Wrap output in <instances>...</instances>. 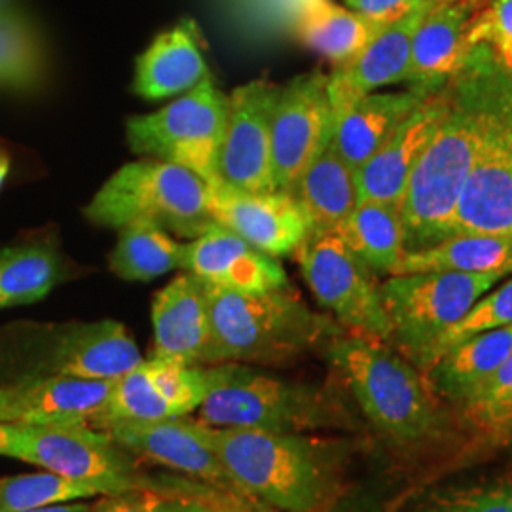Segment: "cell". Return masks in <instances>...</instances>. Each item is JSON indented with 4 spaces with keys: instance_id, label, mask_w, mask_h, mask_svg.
Listing matches in <instances>:
<instances>
[{
    "instance_id": "1",
    "label": "cell",
    "mask_w": 512,
    "mask_h": 512,
    "mask_svg": "<svg viewBox=\"0 0 512 512\" xmlns=\"http://www.w3.org/2000/svg\"><path fill=\"white\" fill-rule=\"evenodd\" d=\"M207 289L211 340L203 366L285 365L342 334L334 319L311 311L289 287L238 293L207 283Z\"/></svg>"
},
{
    "instance_id": "2",
    "label": "cell",
    "mask_w": 512,
    "mask_h": 512,
    "mask_svg": "<svg viewBox=\"0 0 512 512\" xmlns=\"http://www.w3.org/2000/svg\"><path fill=\"white\" fill-rule=\"evenodd\" d=\"M198 425L243 492L281 512H315L325 505L330 469L317 442L298 433Z\"/></svg>"
},
{
    "instance_id": "3",
    "label": "cell",
    "mask_w": 512,
    "mask_h": 512,
    "mask_svg": "<svg viewBox=\"0 0 512 512\" xmlns=\"http://www.w3.org/2000/svg\"><path fill=\"white\" fill-rule=\"evenodd\" d=\"M355 401L387 437L418 442L439 425L435 393L420 368L384 340L338 334L327 346Z\"/></svg>"
},
{
    "instance_id": "4",
    "label": "cell",
    "mask_w": 512,
    "mask_h": 512,
    "mask_svg": "<svg viewBox=\"0 0 512 512\" xmlns=\"http://www.w3.org/2000/svg\"><path fill=\"white\" fill-rule=\"evenodd\" d=\"M207 395L198 421L224 429L300 433L340 425L342 410L325 391L293 384L241 363L205 366Z\"/></svg>"
},
{
    "instance_id": "5",
    "label": "cell",
    "mask_w": 512,
    "mask_h": 512,
    "mask_svg": "<svg viewBox=\"0 0 512 512\" xmlns=\"http://www.w3.org/2000/svg\"><path fill=\"white\" fill-rule=\"evenodd\" d=\"M213 186L181 165L139 160L120 167L86 205V219L105 228L148 222L165 232L196 239L209 230Z\"/></svg>"
},
{
    "instance_id": "6",
    "label": "cell",
    "mask_w": 512,
    "mask_h": 512,
    "mask_svg": "<svg viewBox=\"0 0 512 512\" xmlns=\"http://www.w3.org/2000/svg\"><path fill=\"white\" fill-rule=\"evenodd\" d=\"M480 135V118L450 97V110L423 150L399 205L406 253L429 249L454 234L459 196Z\"/></svg>"
},
{
    "instance_id": "7",
    "label": "cell",
    "mask_w": 512,
    "mask_h": 512,
    "mask_svg": "<svg viewBox=\"0 0 512 512\" xmlns=\"http://www.w3.org/2000/svg\"><path fill=\"white\" fill-rule=\"evenodd\" d=\"M507 274L420 272L389 275L380 294L389 319V346L397 349L421 372L431 351L476 302Z\"/></svg>"
},
{
    "instance_id": "8",
    "label": "cell",
    "mask_w": 512,
    "mask_h": 512,
    "mask_svg": "<svg viewBox=\"0 0 512 512\" xmlns=\"http://www.w3.org/2000/svg\"><path fill=\"white\" fill-rule=\"evenodd\" d=\"M228 109V95L209 76L164 109L129 118V148L137 156L181 165L209 186H219L220 147Z\"/></svg>"
},
{
    "instance_id": "9",
    "label": "cell",
    "mask_w": 512,
    "mask_h": 512,
    "mask_svg": "<svg viewBox=\"0 0 512 512\" xmlns=\"http://www.w3.org/2000/svg\"><path fill=\"white\" fill-rule=\"evenodd\" d=\"M304 281L317 302L349 332L389 344V319L374 272L336 234H313L296 249Z\"/></svg>"
},
{
    "instance_id": "10",
    "label": "cell",
    "mask_w": 512,
    "mask_h": 512,
    "mask_svg": "<svg viewBox=\"0 0 512 512\" xmlns=\"http://www.w3.org/2000/svg\"><path fill=\"white\" fill-rule=\"evenodd\" d=\"M23 361V370L10 384L42 376L116 380L139 365L143 357L128 329L105 319L38 327L25 342Z\"/></svg>"
},
{
    "instance_id": "11",
    "label": "cell",
    "mask_w": 512,
    "mask_h": 512,
    "mask_svg": "<svg viewBox=\"0 0 512 512\" xmlns=\"http://www.w3.org/2000/svg\"><path fill=\"white\" fill-rule=\"evenodd\" d=\"M18 459L55 475L105 482L122 494L143 490L135 456L90 425L21 423Z\"/></svg>"
},
{
    "instance_id": "12",
    "label": "cell",
    "mask_w": 512,
    "mask_h": 512,
    "mask_svg": "<svg viewBox=\"0 0 512 512\" xmlns=\"http://www.w3.org/2000/svg\"><path fill=\"white\" fill-rule=\"evenodd\" d=\"M332 137L329 74H300L279 86L272 110V167L277 192H293L300 175Z\"/></svg>"
},
{
    "instance_id": "13",
    "label": "cell",
    "mask_w": 512,
    "mask_h": 512,
    "mask_svg": "<svg viewBox=\"0 0 512 512\" xmlns=\"http://www.w3.org/2000/svg\"><path fill=\"white\" fill-rule=\"evenodd\" d=\"M279 86L253 80L236 88L219 156L220 186L245 194L275 192L272 110Z\"/></svg>"
},
{
    "instance_id": "14",
    "label": "cell",
    "mask_w": 512,
    "mask_h": 512,
    "mask_svg": "<svg viewBox=\"0 0 512 512\" xmlns=\"http://www.w3.org/2000/svg\"><path fill=\"white\" fill-rule=\"evenodd\" d=\"M476 116L482 124V135L459 196L454 234L512 238L511 137L484 116Z\"/></svg>"
},
{
    "instance_id": "15",
    "label": "cell",
    "mask_w": 512,
    "mask_h": 512,
    "mask_svg": "<svg viewBox=\"0 0 512 512\" xmlns=\"http://www.w3.org/2000/svg\"><path fill=\"white\" fill-rule=\"evenodd\" d=\"M133 456L150 459L230 494H247L203 439L198 421H114L97 427ZM249 495V494H247Z\"/></svg>"
},
{
    "instance_id": "16",
    "label": "cell",
    "mask_w": 512,
    "mask_h": 512,
    "mask_svg": "<svg viewBox=\"0 0 512 512\" xmlns=\"http://www.w3.org/2000/svg\"><path fill=\"white\" fill-rule=\"evenodd\" d=\"M211 215L215 224L272 258L294 255L311 234L310 220L291 192L245 194L219 184L213 186Z\"/></svg>"
},
{
    "instance_id": "17",
    "label": "cell",
    "mask_w": 512,
    "mask_h": 512,
    "mask_svg": "<svg viewBox=\"0 0 512 512\" xmlns=\"http://www.w3.org/2000/svg\"><path fill=\"white\" fill-rule=\"evenodd\" d=\"M450 110L446 90L425 97L382 147L355 171L359 202L399 207L408 179L431 137Z\"/></svg>"
},
{
    "instance_id": "18",
    "label": "cell",
    "mask_w": 512,
    "mask_h": 512,
    "mask_svg": "<svg viewBox=\"0 0 512 512\" xmlns=\"http://www.w3.org/2000/svg\"><path fill=\"white\" fill-rule=\"evenodd\" d=\"M435 0H418L404 18L382 27L365 48L329 74L332 118L366 93L406 82L416 27Z\"/></svg>"
},
{
    "instance_id": "19",
    "label": "cell",
    "mask_w": 512,
    "mask_h": 512,
    "mask_svg": "<svg viewBox=\"0 0 512 512\" xmlns=\"http://www.w3.org/2000/svg\"><path fill=\"white\" fill-rule=\"evenodd\" d=\"M183 268L209 285L238 293H268L289 287L287 272L277 258L260 253L219 224L184 243Z\"/></svg>"
},
{
    "instance_id": "20",
    "label": "cell",
    "mask_w": 512,
    "mask_h": 512,
    "mask_svg": "<svg viewBox=\"0 0 512 512\" xmlns=\"http://www.w3.org/2000/svg\"><path fill=\"white\" fill-rule=\"evenodd\" d=\"M152 327V357L203 366L211 340L207 283L190 272L175 277L154 296Z\"/></svg>"
},
{
    "instance_id": "21",
    "label": "cell",
    "mask_w": 512,
    "mask_h": 512,
    "mask_svg": "<svg viewBox=\"0 0 512 512\" xmlns=\"http://www.w3.org/2000/svg\"><path fill=\"white\" fill-rule=\"evenodd\" d=\"M476 0H435L412 37L406 86L433 95L446 88L467 52Z\"/></svg>"
},
{
    "instance_id": "22",
    "label": "cell",
    "mask_w": 512,
    "mask_h": 512,
    "mask_svg": "<svg viewBox=\"0 0 512 512\" xmlns=\"http://www.w3.org/2000/svg\"><path fill=\"white\" fill-rule=\"evenodd\" d=\"M116 380L42 376L6 385L25 425H92L107 408Z\"/></svg>"
},
{
    "instance_id": "23",
    "label": "cell",
    "mask_w": 512,
    "mask_h": 512,
    "mask_svg": "<svg viewBox=\"0 0 512 512\" xmlns=\"http://www.w3.org/2000/svg\"><path fill=\"white\" fill-rule=\"evenodd\" d=\"M203 37L194 19H183L154 38L135 65L133 92L148 101L194 90L209 78Z\"/></svg>"
},
{
    "instance_id": "24",
    "label": "cell",
    "mask_w": 512,
    "mask_h": 512,
    "mask_svg": "<svg viewBox=\"0 0 512 512\" xmlns=\"http://www.w3.org/2000/svg\"><path fill=\"white\" fill-rule=\"evenodd\" d=\"M425 97L414 88L366 93L332 118V147L357 171Z\"/></svg>"
},
{
    "instance_id": "25",
    "label": "cell",
    "mask_w": 512,
    "mask_h": 512,
    "mask_svg": "<svg viewBox=\"0 0 512 512\" xmlns=\"http://www.w3.org/2000/svg\"><path fill=\"white\" fill-rule=\"evenodd\" d=\"M446 92L503 129L512 141V44L469 46Z\"/></svg>"
},
{
    "instance_id": "26",
    "label": "cell",
    "mask_w": 512,
    "mask_h": 512,
    "mask_svg": "<svg viewBox=\"0 0 512 512\" xmlns=\"http://www.w3.org/2000/svg\"><path fill=\"white\" fill-rule=\"evenodd\" d=\"M511 351L512 325L486 330L448 349L423 374L433 393L463 406L494 376Z\"/></svg>"
},
{
    "instance_id": "27",
    "label": "cell",
    "mask_w": 512,
    "mask_h": 512,
    "mask_svg": "<svg viewBox=\"0 0 512 512\" xmlns=\"http://www.w3.org/2000/svg\"><path fill=\"white\" fill-rule=\"evenodd\" d=\"M291 194L310 220V236L334 234L359 205L355 169L332 143L306 167Z\"/></svg>"
},
{
    "instance_id": "28",
    "label": "cell",
    "mask_w": 512,
    "mask_h": 512,
    "mask_svg": "<svg viewBox=\"0 0 512 512\" xmlns=\"http://www.w3.org/2000/svg\"><path fill=\"white\" fill-rule=\"evenodd\" d=\"M291 29L306 48L338 67L359 54L382 27L332 0H304Z\"/></svg>"
},
{
    "instance_id": "29",
    "label": "cell",
    "mask_w": 512,
    "mask_h": 512,
    "mask_svg": "<svg viewBox=\"0 0 512 512\" xmlns=\"http://www.w3.org/2000/svg\"><path fill=\"white\" fill-rule=\"evenodd\" d=\"M420 272L512 275V238L452 234L429 249L404 253L393 275Z\"/></svg>"
},
{
    "instance_id": "30",
    "label": "cell",
    "mask_w": 512,
    "mask_h": 512,
    "mask_svg": "<svg viewBox=\"0 0 512 512\" xmlns=\"http://www.w3.org/2000/svg\"><path fill=\"white\" fill-rule=\"evenodd\" d=\"M374 274L393 275L406 253L401 211L395 205L359 202L334 232Z\"/></svg>"
},
{
    "instance_id": "31",
    "label": "cell",
    "mask_w": 512,
    "mask_h": 512,
    "mask_svg": "<svg viewBox=\"0 0 512 512\" xmlns=\"http://www.w3.org/2000/svg\"><path fill=\"white\" fill-rule=\"evenodd\" d=\"M109 256L112 274L126 281H152L183 268L184 243L156 224L133 222L118 230Z\"/></svg>"
},
{
    "instance_id": "32",
    "label": "cell",
    "mask_w": 512,
    "mask_h": 512,
    "mask_svg": "<svg viewBox=\"0 0 512 512\" xmlns=\"http://www.w3.org/2000/svg\"><path fill=\"white\" fill-rule=\"evenodd\" d=\"M65 266L52 247L0 249V310L40 302L63 279Z\"/></svg>"
},
{
    "instance_id": "33",
    "label": "cell",
    "mask_w": 512,
    "mask_h": 512,
    "mask_svg": "<svg viewBox=\"0 0 512 512\" xmlns=\"http://www.w3.org/2000/svg\"><path fill=\"white\" fill-rule=\"evenodd\" d=\"M46 55L35 25L18 8H0V86L33 90L44 78Z\"/></svg>"
},
{
    "instance_id": "34",
    "label": "cell",
    "mask_w": 512,
    "mask_h": 512,
    "mask_svg": "<svg viewBox=\"0 0 512 512\" xmlns=\"http://www.w3.org/2000/svg\"><path fill=\"white\" fill-rule=\"evenodd\" d=\"M122 494L118 488L97 480H74L46 473L0 478V512L31 511L59 505L80 497Z\"/></svg>"
},
{
    "instance_id": "35",
    "label": "cell",
    "mask_w": 512,
    "mask_h": 512,
    "mask_svg": "<svg viewBox=\"0 0 512 512\" xmlns=\"http://www.w3.org/2000/svg\"><path fill=\"white\" fill-rule=\"evenodd\" d=\"M177 418L173 408L152 384L145 359L116 378L109 404L90 427H101L114 421H162Z\"/></svg>"
},
{
    "instance_id": "36",
    "label": "cell",
    "mask_w": 512,
    "mask_h": 512,
    "mask_svg": "<svg viewBox=\"0 0 512 512\" xmlns=\"http://www.w3.org/2000/svg\"><path fill=\"white\" fill-rule=\"evenodd\" d=\"M509 325H512V277L507 281H499L494 289L484 294L452 329L442 334V338L431 351L427 368L433 365L440 355H444L448 349L454 348L459 342L480 332L501 329Z\"/></svg>"
},
{
    "instance_id": "37",
    "label": "cell",
    "mask_w": 512,
    "mask_h": 512,
    "mask_svg": "<svg viewBox=\"0 0 512 512\" xmlns=\"http://www.w3.org/2000/svg\"><path fill=\"white\" fill-rule=\"evenodd\" d=\"M145 365L152 384L162 393L177 418L202 406L209 389L205 366L184 365L162 357H150Z\"/></svg>"
},
{
    "instance_id": "38",
    "label": "cell",
    "mask_w": 512,
    "mask_h": 512,
    "mask_svg": "<svg viewBox=\"0 0 512 512\" xmlns=\"http://www.w3.org/2000/svg\"><path fill=\"white\" fill-rule=\"evenodd\" d=\"M465 406L467 418L478 429L488 433H503L512 427V351L495 370L494 376Z\"/></svg>"
},
{
    "instance_id": "39",
    "label": "cell",
    "mask_w": 512,
    "mask_h": 512,
    "mask_svg": "<svg viewBox=\"0 0 512 512\" xmlns=\"http://www.w3.org/2000/svg\"><path fill=\"white\" fill-rule=\"evenodd\" d=\"M512 44V0H492L476 8L469 21L467 48L475 44Z\"/></svg>"
},
{
    "instance_id": "40",
    "label": "cell",
    "mask_w": 512,
    "mask_h": 512,
    "mask_svg": "<svg viewBox=\"0 0 512 512\" xmlns=\"http://www.w3.org/2000/svg\"><path fill=\"white\" fill-rule=\"evenodd\" d=\"M418 0H346V6L376 27H385L404 18Z\"/></svg>"
},
{
    "instance_id": "41",
    "label": "cell",
    "mask_w": 512,
    "mask_h": 512,
    "mask_svg": "<svg viewBox=\"0 0 512 512\" xmlns=\"http://www.w3.org/2000/svg\"><path fill=\"white\" fill-rule=\"evenodd\" d=\"M446 512H511L509 484H499L488 490L465 495L454 501Z\"/></svg>"
},
{
    "instance_id": "42",
    "label": "cell",
    "mask_w": 512,
    "mask_h": 512,
    "mask_svg": "<svg viewBox=\"0 0 512 512\" xmlns=\"http://www.w3.org/2000/svg\"><path fill=\"white\" fill-rule=\"evenodd\" d=\"M93 512H148L139 490L126 494L101 495L93 505Z\"/></svg>"
},
{
    "instance_id": "43",
    "label": "cell",
    "mask_w": 512,
    "mask_h": 512,
    "mask_svg": "<svg viewBox=\"0 0 512 512\" xmlns=\"http://www.w3.org/2000/svg\"><path fill=\"white\" fill-rule=\"evenodd\" d=\"M21 423L0 421V456L18 459Z\"/></svg>"
},
{
    "instance_id": "44",
    "label": "cell",
    "mask_w": 512,
    "mask_h": 512,
    "mask_svg": "<svg viewBox=\"0 0 512 512\" xmlns=\"http://www.w3.org/2000/svg\"><path fill=\"white\" fill-rule=\"evenodd\" d=\"M0 421L6 423H18L16 408L10 399V391L6 385H0Z\"/></svg>"
},
{
    "instance_id": "45",
    "label": "cell",
    "mask_w": 512,
    "mask_h": 512,
    "mask_svg": "<svg viewBox=\"0 0 512 512\" xmlns=\"http://www.w3.org/2000/svg\"><path fill=\"white\" fill-rule=\"evenodd\" d=\"M19 512H93V505H84V503H76V505H50V507H42V509Z\"/></svg>"
},
{
    "instance_id": "46",
    "label": "cell",
    "mask_w": 512,
    "mask_h": 512,
    "mask_svg": "<svg viewBox=\"0 0 512 512\" xmlns=\"http://www.w3.org/2000/svg\"><path fill=\"white\" fill-rule=\"evenodd\" d=\"M8 169H10V158L4 150H0V188L6 181V175H8Z\"/></svg>"
},
{
    "instance_id": "47",
    "label": "cell",
    "mask_w": 512,
    "mask_h": 512,
    "mask_svg": "<svg viewBox=\"0 0 512 512\" xmlns=\"http://www.w3.org/2000/svg\"><path fill=\"white\" fill-rule=\"evenodd\" d=\"M509 484V503H511V512H512V480L511 482H507Z\"/></svg>"
},
{
    "instance_id": "48",
    "label": "cell",
    "mask_w": 512,
    "mask_h": 512,
    "mask_svg": "<svg viewBox=\"0 0 512 512\" xmlns=\"http://www.w3.org/2000/svg\"><path fill=\"white\" fill-rule=\"evenodd\" d=\"M4 6H10V0H0V8H4Z\"/></svg>"
},
{
    "instance_id": "49",
    "label": "cell",
    "mask_w": 512,
    "mask_h": 512,
    "mask_svg": "<svg viewBox=\"0 0 512 512\" xmlns=\"http://www.w3.org/2000/svg\"><path fill=\"white\" fill-rule=\"evenodd\" d=\"M448 2H454V0H448Z\"/></svg>"
}]
</instances>
